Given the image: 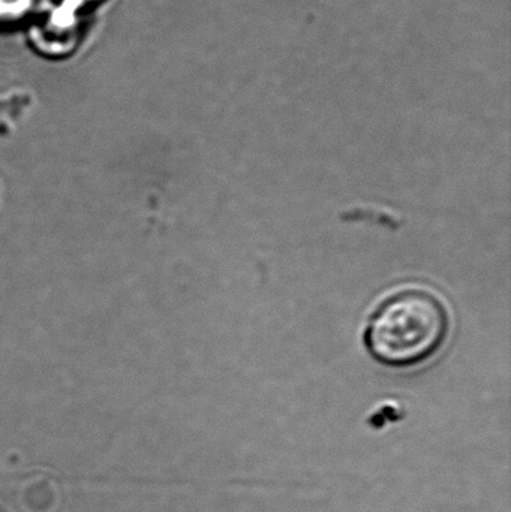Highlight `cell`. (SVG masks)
Wrapping results in <instances>:
<instances>
[{"label": "cell", "instance_id": "obj_1", "mask_svg": "<svg viewBox=\"0 0 511 512\" xmlns=\"http://www.w3.org/2000/svg\"><path fill=\"white\" fill-rule=\"evenodd\" d=\"M452 318L446 301L425 286H405L387 295L369 316L366 351L389 369L431 361L446 345Z\"/></svg>", "mask_w": 511, "mask_h": 512}, {"label": "cell", "instance_id": "obj_2", "mask_svg": "<svg viewBox=\"0 0 511 512\" xmlns=\"http://www.w3.org/2000/svg\"><path fill=\"white\" fill-rule=\"evenodd\" d=\"M86 3L81 0H63L39 12L38 20L30 30L33 47L50 57H63L71 54L80 45L86 29Z\"/></svg>", "mask_w": 511, "mask_h": 512}, {"label": "cell", "instance_id": "obj_3", "mask_svg": "<svg viewBox=\"0 0 511 512\" xmlns=\"http://www.w3.org/2000/svg\"><path fill=\"white\" fill-rule=\"evenodd\" d=\"M47 0H0V26H15L42 11Z\"/></svg>", "mask_w": 511, "mask_h": 512}, {"label": "cell", "instance_id": "obj_4", "mask_svg": "<svg viewBox=\"0 0 511 512\" xmlns=\"http://www.w3.org/2000/svg\"><path fill=\"white\" fill-rule=\"evenodd\" d=\"M81 2L86 3V5H89V3L101 2V0H81Z\"/></svg>", "mask_w": 511, "mask_h": 512}]
</instances>
